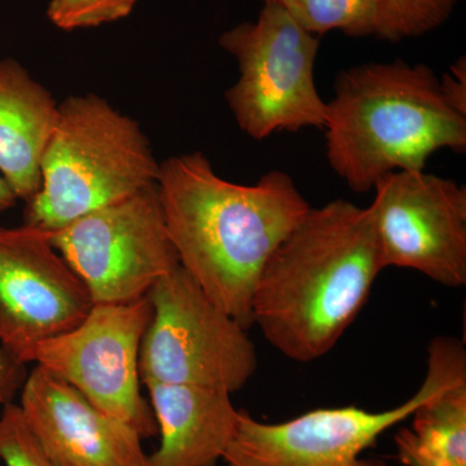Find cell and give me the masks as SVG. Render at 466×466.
Here are the masks:
<instances>
[{
	"mask_svg": "<svg viewBox=\"0 0 466 466\" xmlns=\"http://www.w3.org/2000/svg\"><path fill=\"white\" fill-rule=\"evenodd\" d=\"M157 191L179 266L249 330L260 274L309 213L308 200L283 171L236 184L219 177L201 152L161 162Z\"/></svg>",
	"mask_w": 466,
	"mask_h": 466,
	"instance_id": "6da1fadb",
	"label": "cell"
},
{
	"mask_svg": "<svg viewBox=\"0 0 466 466\" xmlns=\"http://www.w3.org/2000/svg\"><path fill=\"white\" fill-rule=\"evenodd\" d=\"M383 268L370 208H311L260 274L253 325L290 360H318L354 323Z\"/></svg>",
	"mask_w": 466,
	"mask_h": 466,
	"instance_id": "7a4b0ae2",
	"label": "cell"
},
{
	"mask_svg": "<svg viewBox=\"0 0 466 466\" xmlns=\"http://www.w3.org/2000/svg\"><path fill=\"white\" fill-rule=\"evenodd\" d=\"M324 130L328 162L355 192L388 174L424 170L438 150L466 149V116L450 106L433 70L400 60L337 76Z\"/></svg>",
	"mask_w": 466,
	"mask_h": 466,
	"instance_id": "3957f363",
	"label": "cell"
},
{
	"mask_svg": "<svg viewBox=\"0 0 466 466\" xmlns=\"http://www.w3.org/2000/svg\"><path fill=\"white\" fill-rule=\"evenodd\" d=\"M159 164L139 122L95 94L58 104L43 153L41 188L26 201L25 223L45 231L157 184Z\"/></svg>",
	"mask_w": 466,
	"mask_h": 466,
	"instance_id": "277c9868",
	"label": "cell"
},
{
	"mask_svg": "<svg viewBox=\"0 0 466 466\" xmlns=\"http://www.w3.org/2000/svg\"><path fill=\"white\" fill-rule=\"evenodd\" d=\"M465 370L464 345L453 337H437L429 345L421 388L400 406L380 412L357 406L319 408L278 424L258 421L240 410L222 460L228 466H388L383 460L363 458V453Z\"/></svg>",
	"mask_w": 466,
	"mask_h": 466,
	"instance_id": "5b68a950",
	"label": "cell"
},
{
	"mask_svg": "<svg viewBox=\"0 0 466 466\" xmlns=\"http://www.w3.org/2000/svg\"><path fill=\"white\" fill-rule=\"evenodd\" d=\"M236 58L238 82L227 103L245 134L263 140L280 131L324 128L327 101L315 84L317 35L274 3H265L254 23L238 24L219 38Z\"/></svg>",
	"mask_w": 466,
	"mask_h": 466,
	"instance_id": "8992f818",
	"label": "cell"
},
{
	"mask_svg": "<svg viewBox=\"0 0 466 466\" xmlns=\"http://www.w3.org/2000/svg\"><path fill=\"white\" fill-rule=\"evenodd\" d=\"M148 299L153 317L139 355L144 385H189L233 394L258 367L247 328L218 308L182 267L164 276Z\"/></svg>",
	"mask_w": 466,
	"mask_h": 466,
	"instance_id": "52a82bcc",
	"label": "cell"
},
{
	"mask_svg": "<svg viewBox=\"0 0 466 466\" xmlns=\"http://www.w3.org/2000/svg\"><path fill=\"white\" fill-rule=\"evenodd\" d=\"M153 317L148 297L130 303H94L81 323L35 343L18 360L54 373L101 412L125 422L144 440L158 434L140 388V348Z\"/></svg>",
	"mask_w": 466,
	"mask_h": 466,
	"instance_id": "ba28073f",
	"label": "cell"
},
{
	"mask_svg": "<svg viewBox=\"0 0 466 466\" xmlns=\"http://www.w3.org/2000/svg\"><path fill=\"white\" fill-rule=\"evenodd\" d=\"M51 240L94 303L146 299L179 266L157 184L78 218L51 232Z\"/></svg>",
	"mask_w": 466,
	"mask_h": 466,
	"instance_id": "9c48e42d",
	"label": "cell"
},
{
	"mask_svg": "<svg viewBox=\"0 0 466 466\" xmlns=\"http://www.w3.org/2000/svg\"><path fill=\"white\" fill-rule=\"evenodd\" d=\"M370 204L383 267L413 269L449 288L466 284V188L419 171L385 175Z\"/></svg>",
	"mask_w": 466,
	"mask_h": 466,
	"instance_id": "30bf717a",
	"label": "cell"
},
{
	"mask_svg": "<svg viewBox=\"0 0 466 466\" xmlns=\"http://www.w3.org/2000/svg\"><path fill=\"white\" fill-rule=\"evenodd\" d=\"M94 302L51 240L26 225L0 226V346L18 359L84 320Z\"/></svg>",
	"mask_w": 466,
	"mask_h": 466,
	"instance_id": "8fae6325",
	"label": "cell"
},
{
	"mask_svg": "<svg viewBox=\"0 0 466 466\" xmlns=\"http://www.w3.org/2000/svg\"><path fill=\"white\" fill-rule=\"evenodd\" d=\"M18 407L55 466H149L135 429L45 368L35 366L26 376Z\"/></svg>",
	"mask_w": 466,
	"mask_h": 466,
	"instance_id": "7c38bea8",
	"label": "cell"
},
{
	"mask_svg": "<svg viewBox=\"0 0 466 466\" xmlns=\"http://www.w3.org/2000/svg\"><path fill=\"white\" fill-rule=\"evenodd\" d=\"M146 386L159 435L149 466H217L238 426L240 410L231 394L200 386Z\"/></svg>",
	"mask_w": 466,
	"mask_h": 466,
	"instance_id": "4fadbf2b",
	"label": "cell"
},
{
	"mask_svg": "<svg viewBox=\"0 0 466 466\" xmlns=\"http://www.w3.org/2000/svg\"><path fill=\"white\" fill-rule=\"evenodd\" d=\"M58 104L15 58H0V174L17 200L41 188L43 153Z\"/></svg>",
	"mask_w": 466,
	"mask_h": 466,
	"instance_id": "5bb4252c",
	"label": "cell"
},
{
	"mask_svg": "<svg viewBox=\"0 0 466 466\" xmlns=\"http://www.w3.org/2000/svg\"><path fill=\"white\" fill-rule=\"evenodd\" d=\"M410 438L425 452L453 466H466V370L416 408Z\"/></svg>",
	"mask_w": 466,
	"mask_h": 466,
	"instance_id": "9a60e30c",
	"label": "cell"
},
{
	"mask_svg": "<svg viewBox=\"0 0 466 466\" xmlns=\"http://www.w3.org/2000/svg\"><path fill=\"white\" fill-rule=\"evenodd\" d=\"M280 5L309 33L339 30L350 36L381 35L386 0H265Z\"/></svg>",
	"mask_w": 466,
	"mask_h": 466,
	"instance_id": "2e32d148",
	"label": "cell"
},
{
	"mask_svg": "<svg viewBox=\"0 0 466 466\" xmlns=\"http://www.w3.org/2000/svg\"><path fill=\"white\" fill-rule=\"evenodd\" d=\"M455 0H386L380 38L397 42L422 35L449 20Z\"/></svg>",
	"mask_w": 466,
	"mask_h": 466,
	"instance_id": "e0dca14e",
	"label": "cell"
},
{
	"mask_svg": "<svg viewBox=\"0 0 466 466\" xmlns=\"http://www.w3.org/2000/svg\"><path fill=\"white\" fill-rule=\"evenodd\" d=\"M137 0H51L47 17L66 32L91 29L130 16Z\"/></svg>",
	"mask_w": 466,
	"mask_h": 466,
	"instance_id": "ac0fdd59",
	"label": "cell"
},
{
	"mask_svg": "<svg viewBox=\"0 0 466 466\" xmlns=\"http://www.w3.org/2000/svg\"><path fill=\"white\" fill-rule=\"evenodd\" d=\"M0 460L5 466H55L34 437L16 403L0 410Z\"/></svg>",
	"mask_w": 466,
	"mask_h": 466,
	"instance_id": "d6986e66",
	"label": "cell"
},
{
	"mask_svg": "<svg viewBox=\"0 0 466 466\" xmlns=\"http://www.w3.org/2000/svg\"><path fill=\"white\" fill-rule=\"evenodd\" d=\"M26 376V364L21 363L11 352L0 346V410L14 403Z\"/></svg>",
	"mask_w": 466,
	"mask_h": 466,
	"instance_id": "ffe728a7",
	"label": "cell"
},
{
	"mask_svg": "<svg viewBox=\"0 0 466 466\" xmlns=\"http://www.w3.org/2000/svg\"><path fill=\"white\" fill-rule=\"evenodd\" d=\"M441 94L452 108L466 116V60L459 58L447 75L440 79Z\"/></svg>",
	"mask_w": 466,
	"mask_h": 466,
	"instance_id": "44dd1931",
	"label": "cell"
},
{
	"mask_svg": "<svg viewBox=\"0 0 466 466\" xmlns=\"http://www.w3.org/2000/svg\"><path fill=\"white\" fill-rule=\"evenodd\" d=\"M395 444H397L398 459L406 466H453L419 449L403 429L395 435Z\"/></svg>",
	"mask_w": 466,
	"mask_h": 466,
	"instance_id": "7402d4cb",
	"label": "cell"
},
{
	"mask_svg": "<svg viewBox=\"0 0 466 466\" xmlns=\"http://www.w3.org/2000/svg\"><path fill=\"white\" fill-rule=\"evenodd\" d=\"M17 204L16 196L9 188L7 182H5L3 175L0 174V213L3 211L9 210Z\"/></svg>",
	"mask_w": 466,
	"mask_h": 466,
	"instance_id": "603a6c76",
	"label": "cell"
},
{
	"mask_svg": "<svg viewBox=\"0 0 466 466\" xmlns=\"http://www.w3.org/2000/svg\"><path fill=\"white\" fill-rule=\"evenodd\" d=\"M263 2H265V0H263Z\"/></svg>",
	"mask_w": 466,
	"mask_h": 466,
	"instance_id": "cb8c5ba5",
	"label": "cell"
}]
</instances>
